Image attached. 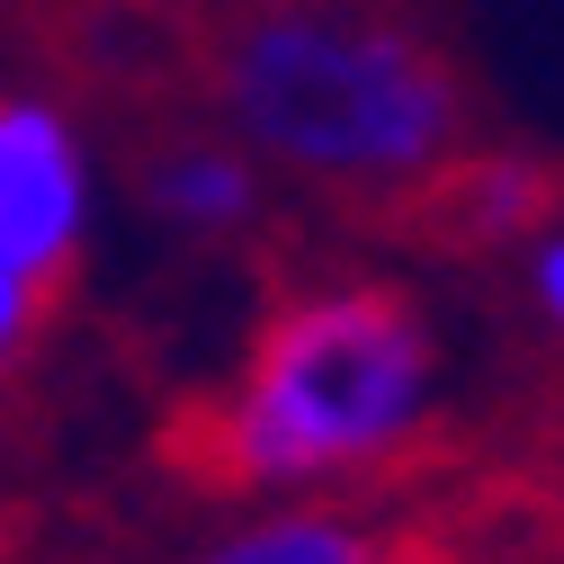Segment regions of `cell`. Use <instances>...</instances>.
Wrapping results in <instances>:
<instances>
[{
	"instance_id": "obj_1",
	"label": "cell",
	"mask_w": 564,
	"mask_h": 564,
	"mask_svg": "<svg viewBox=\"0 0 564 564\" xmlns=\"http://www.w3.org/2000/svg\"><path fill=\"white\" fill-rule=\"evenodd\" d=\"M197 117L340 206H421L484 153L475 73L421 0H234L197 45Z\"/></svg>"
},
{
	"instance_id": "obj_2",
	"label": "cell",
	"mask_w": 564,
	"mask_h": 564,
	"mask_svg": "<svg viewBox=\"0 0 564 564\" xmlns=\"http://www.w3.org/2000/svg\"><path fill=\"white\" fill-rule=\"evenodd\" d=\"M440 421V332L412 288L377 269L296 278L278 296L206 412V475L305 502L386 475Z\"/></svg>"
},
{
	"instance_id": "obj_3",
	"label": "cell",
	"mask_w": 564,
	"mask_h": 564,
	"mask_svg": "<svg viewBox=\"0 0 564 564\" xmlns=\"http://www.w3.org/2000/svg\"><path fill=\"white\" fill-rule=\"evenodd\" d=\"M99 234V134L54 90H0V386H10L54 305L73 296Z\"/></svg>"
},
{
	"instance_id": "obj_4",
	"label": "cell",
	"mask_w": 564,
	"mask_h": 564,
	"mask_svg": "<svg viewBox=\"0 0 564 564\" xmlns=\"http://www.w3.org/2000/svg\"><path fill=\"white\" fill-rule=\"evenodd\" d=\"M269 188L278 180L216 117H180V126H162L153 144L134 153V206H144L162 234H180V242H242V234H260Z\"/></svg>"
},
{
	"instance_id": "obj_5",
	"label": "cell",
	"mask_w": 564,
	"mask_h": 564,
	"mask_svg": "<svg viewBox=\"0 0 564 564\" xmlns=\"http://www.w3.org/2000/svg\"><path fill=\"white\" fill-rule=\"evenodd\" d=\"M180 564H386V538L340 502H260L251 520L216 529Z\"/></svg>"
},
{
	"instance_id": "obj_6",
	"label": "cell",
	"mask_w": 564,
	"mask_h": 564,
	"mask_svg": "<svg viewBox=\"0 0 564 564\" xmlns=\"http://www.w3.org/2000/svg\"><path fill=\"white\" fill-rule=\"evenodd\" d=\"M529 305L564 340V216H538L529 225Z\"/></svg>"
}]
</instances>
